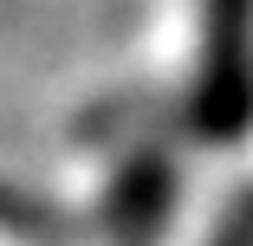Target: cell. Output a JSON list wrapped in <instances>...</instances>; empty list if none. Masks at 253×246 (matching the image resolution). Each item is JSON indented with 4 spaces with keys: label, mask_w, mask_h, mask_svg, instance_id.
Returning <instances> with one entry per match:
<instances>
[{
    "label": "cell",
    "mask_w": 253,
    "mask_h": 246,
    "mask_svg": "<svg viewBox=\"0 0 253 246\" xmlns=\"http://www.w3.org/2000/svg\"><path fill=\"white\" fill-rule=\"evenodd\" d=\"M214 246H253V194H240V208L227 214V227L214 233Z\"/></svg>",
    "instance_id": "cell-2"
},
{
    "label": "cell",
    "mask_w": 253,
    "mask_h": 246,
    "mask_svg": "<svg viewBox=\"0 0 253 246\" xmlns=\"http://www.w3.org/2000/svg\"><path fill=\"white\" fill-rule=\"evenodd\" d=\"M195 123L221 142L253 123V0H201Z\"/></svg>",
    "instance_id": "cell-1"
}]
</instances>
